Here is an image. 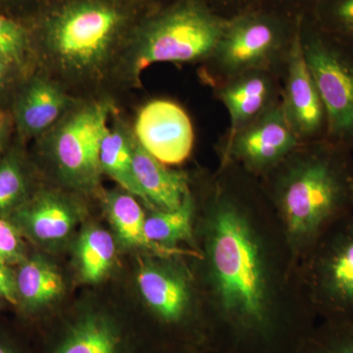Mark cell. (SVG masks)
I'll use <instances>...</instances> for the list:
<instances>
[{
	"instance_id": "obj_1",
	"label": "cell",
	"mask_w": 353,
	"mask_h": 353,
	"mask_svg": "<svg viewBox=\"0 0 353 353\" xmlns=\"http://www.w3.org/2000/svg\"><path fill=\"white\" fill-rule=\"evenodd\" d=\"M190 268L215 353H294L314 329L301 274L256 176L232 162L190 175Z\"/></svg>"
},
{
	"instance_id": "obj_2",
	"label": "cell",
	"mask_w": 353,
	"mask_h": 353,
	"mask_svg": "<svg viewBox=\"0 0 353 353\" xmlns=\"http://www.w3.org/2000/svg\"><path fill=\"white\" fill-rule=\"evenodd\" d=\"M260 182L299 264L353 212V152L327 139L301 143Z\"/></svg>"
},
{
	"instance_id": "obj_3",
	"label": "cell",
	"mask_w": 353,
	"mask_h": 353,
	"mask_svg": "<svg viewBox=\"0 0 353 353\" xmlns=\"http://www.w3.org/2000/svg\"><path fill=\"white\" fill-rule=\"evenodd\" d=\"M126 14L109 0H76L46 23L43 54L52 71L74 82L101 79L117 67Z\"/></svg>"
},
{
	"instance_id": "obj_4",
	"label": "cell",
	"mask_w": 353,
	"mask_h": 353,
	"mask_svg": "<svg viewBox=\"0 0 353 353\" xmlns=\"http://www.w3.org/2000/svg\"><path fill=\"white\" fill-rule=\"evenodd\" d=\"M227 22L202 0L180 2L139 28L117 65L125 78L137 83L152 64L201 65L214 51Z\"/></svg>"
},
{
	"instance_id": "obj_5",
	"label": "cell",
	"mask_w": 353,
	"mask_h": 353,
	"mask_svg": "<svg viewBox=\"0 0 353 353\" xmlns=\"http://www.w3.org/2000/svg\"><path fill=\"white\" fill-rule=\"evenodd\" d=\"M292 11L252 6L228 19L212 54L201 65V77L214 88L255 70L285 74L301 27Z\"/></svg>"
},
{
	"instance_id": "obj_6",
	"label": "cell",
	"mask_w": 353,
	"mask_h": 353,
	"mask_svg": "<svg viewBox=\"0 0 353 353\" xmlns=\"http://www.w3.org/2000/svg\"><path fill=\"white\" fill-rule=\"evenodd\" d=\"M188 259L150 255L139 260L137 285L160 326L188 333L197 347L210 350L208 319Z\"/></svg>"
},
{
	"instance_id": "obj_7",
	"label": "cell",
	"mask_w": 353,
	"mask_h": 353,
	"mask_svg": "<svg viewBox=\"0 0 353 353\" xmlns=\"http://www.w3.org/2000/svg\"><path fill=\"white\" fill-rule=\"evenodd\" d=\"M301 43L328 119L327 141L353 152V41L301 16Z\"/></svg>"
},
{
	"instance_id": "obj_8",
	"label": "cell",
	"mask_w": 353,
	"mask_h": 353,
	"mask_svg": "<svg viewBox=\"0 0 353 353\" xmlns=\"http://www.w3.org/2000/svg\"><path fill=\"white\" fill-rule=\"evenodd\" d=\"M309 303L321 321H353V212L336 222L299 262Z\"/></svg>"
},
{
	"instance_id": "obj_9",
	"label": "cell",
	"mask_w": 353,
	"mask_h": 353,
	"mask_svg": "<svg viewBox=\"0 0 353 353\" xmlns=\"http://www.w3.org/2000/svg\"><path fill=\"white\" fill-rule=\"evenodd\" d=\"M114 111L108 99L78 101L43 134L55 168L71 187L90 190L99 185V148Z\"/></svg>"
},
{
	"instance_id": "obj_10",
	"label": "cell",
	"mask_w": 353,
	"mask_h": 353,
	"mask_svg": "<svg viewBox=\"0 0 353 353\" xmlns=\"http://www.w3.org/2000/svg\"><path fill=\"white\" fill-rule=\"evenodd\" d=\"M301 145L283 110L282 102L217 146L219 162H232L262 179Z\"/></svg>"
},
{
	"instance_id": "obj_11",
	"label": "cell",
	"mask_w": 353,
	"mask_h": 353,
	"mask_svg": "<svg viewBox=\"0 0 353 353\" xmlns=\"http://www.w3.org/2000/svg\"><path fill=\"white\" fill-rule=\"evenodd\" d=\"M281 102L285 118L299 143H310L327 139L326 109L306 63L299 32L288 58Z\"/></svg>"
},
{
	"instance_id": "obj_12",
	"label": "cell",
	"mask_w": 353,
	"mask_h": 353,
	"mask_svg": "<svg viewBox=\"0 0 353 353\" xmlns=\"http://www.w3.org/2000/svg\"><path fill=\"white\" fill-rule=\"evenodd\" d=\"M132 132L146 152L167 166L183 163L194 148V131L189 114L168 99L145 104Z\"/></svg>"
},
{
	"instance_id": "obj_13",
	"label": "cell",
	"mask_w": 353,
	"mask_h": 353,
	"mask_svg": "<svg viewBox=\"0 0 353 353\" xmlns=\"http://www.w3.org/2000/svg\"><path fill=\"white\" fill-rule=\"evenodd\" d=\"M284 75L272 70H255L212 88L214 97L230 115L225 138L252 124L282 101Z\"/></svg>"
},
{
	"instance_id": "obj_14",
	"label": "cell",
	"mask_w": 353,
	"mask_h": 353,
	"mask_svg": "<svg viewBox=\"0 0 353 353\" xmlns=\"http://www.w3.org/2000/svg\"><path fill=\"white\" fill-rule=\"evenodd\" d=\"M62 83L36 77L21 90L15 104V120L25 137L43 136L77 103Z\"/></svg>"
},
{
	"instance_id": "obj_15",
	"label": "cell",
	"mask_w": 353,
	"mask_h": 353,
	"mask_svg": "<svg viewBox=\"0 0 353 353\" xmlns=\"http://www.w3.org/2000/svg\"><path fill=\"white\" fill-rule=\"evenodd\" d=\"M132 167L134 176L150 210H171L178 208L189 194L190 175L183 171L172 170L139 143L132 134Z\"/></svg>"
},
{
	"instance_id": "obj_16",
	"label": "cell",
	"mask_w": 353,
	"mask_h": 353,
	"mask_svg": "<svg viewBox=\"0 0 353 353\" xmlns=\"http://www.w3.org/2000/svg\"><path fill=\"white\" fill-rule=\"evenodd\" d=\"M109 219L123 245L145 250L148 255L160 257H194L192 248H168L148 240L145 234V214L137 201L126 190H112L104 197Z\"/></svg>"
},
{
	"instance_id": "obj_17",
	"label": "cell",
	"mask_w": 353,
	"mask_h": 353,
	"mask_svg": "<svg viewBox=\"0 0 353 353\" xmlns=\"http://www.w3.org/2000/svg\"><path fill=\"white\" fill-rule=\"evenodd\" d=\"M19 218L34 239L58 243L73 231L77 211L72 202L57 192H43L20 211Z\"/></svg>"
},
{
	"instance_id": "obj_18",
	"label": "cell",
	"mask_w": 353,
	"mask_h": 353,
	"mask_svg": "<svg viewBox=\"0 0 353 353\" xmlns=\"http://www.w3.org/2000/svg\"><path fill=\"white\" fill-rule=\"evenodd\" d=\"M109 124L99 148L102 173L108 174L123 190L145 203V197L137 182L132 167V129L116 115L115 111Z\"/></svg>"
},
{
	"instance_id": "obj_19",
	"label": "cell",
	"mask_w": 353,
	"mask_h": 353,
	"mask_svg": "<svg viewBox=\"0 0 353 353\" xmlns=\"http://www.w3.org/2000/svg\"><path fill=\"white\" fill-rule=\"evenodd\" d=\"M194 201L192 190L178 208L171 210L152 209L145 216V230L148 240L168 248H181L187 243L190 248L194 245Z\"/></svg>"
},
{
	"instance_id": "obj_20",
	"label": "cell",
	"mask_w": 353,
	"mask_h": 353,
	"mask_svg": "<svg viewBox=\"0 0 353 353\" xmlns=\"http://www.w3.org/2000/svg\"><path fill=\"white\" fill-rule=\"evenodd\" d=\"M15 279L18 297L30 308L48 305L63 290V280L59 272L41 259L26 261Z\"/></svg>"
},
{
	"instance_id": "obj_21",
	"label": "cell",
	"mask_w": 353,
	"mask_h": 353,
	"mask_svg": "<svg viewBox=\"0 0 353 353\" xmlns=\"http://www.w3.org/2000/svg\"><path fill=\"white\" fill-rule=\"evenodd\" d=\"M115 252V241L105 230H85L77 245L79 269L83 281L92 284L99 282L112 266Z\"/></svg>"
},
{
	"instance_id": "obj_22",
	"label": "cell",
	"mask_w": 353,
	"mask_h": 353,
	"mask_svg": "<svg viewBox=\"0 0 353 353\" xmlns=\"http://www.w3.org/2000/svg\"><path fill=\"white\" fill-rule=\"evenodd\" d=\"M57 353H118V336L105 319L90 316L72 330Z\"/></svg>"
},
{
	"instance_id": "obj_23",
	"label": "cell",
	"mask_w": 353,
	"mask_h": 353,
	"mask_svg": "<svg viewBox=\"0 0 353 353\" xmlns=\"http://www.w3.org/2000/svg\"><path fill=\"white\" fill-rule=\"evenodd\" d=\"M294 353H353V321H321Z\"/></svg>"
},
{
	"instance_id": "obj_24",
	"label": "cell",
	"mask_w": 353,
	"mask_h": 353,
	"mask_svg": "<svg viewBox=\"0 0 353 353\" xmlns=\"http://www.w3.org/2000/svg\"><path fill=\"white\" fill-rule=\"evenodd\" d=\"M324 31L353 38V0H322L307 14Z\"/></svg>"
},
{
	"instance_id": "obj_25",
	"label": "cell",
	"mask_w": 353,
	"mask_h": 353,
	"mask_svg": "<svg viewBox=\"0 0 353 353\" xmlns=\"http://www.w3.org/2000/svg\"><path fill=\"white\" fill-rule=\"evenodd\" d=\"M30 39L25 28L0 15V59L11 69L24 66L30 55Z\"/></svg>"
},
{
	"instance_id": "obj_26",
	"label": "cell",
	"mask_w": 353,
	"mask_h": 353,
	"mask_svg": "<svg viewBox=\"0 0 353 353\" xmlns=\"http://www.w3.org/2000/svg\"><path fill=\"white\" fill-rule=\"evenodd\" d=\"M26 182L19 164L14 159L0 163V213L13 208L24 196Z\"/></svg>"
},
{
	"instance_id": "obj_27",
	"label": "cell",
	"mask_w": 353,
	"mask_h": 353,
	"mask_svg": "<svg viewBox=\"0 0 353 353\" xmlns=\"http://www.w3.org/2000/svg\"><path fill=\"white\" fill-rule=\"evenodd\" d=\"M22 241L15 227L0 219V262H16L22 259Z\"/></svg>"
},
{
	"instance_id": "obj_28",
	"label": "cell",
	"mask_w": 353,
	"mask_h": 353,
	"mask_svg": "<svg viewBox=\"0 0 353 353\" xmlns=\"http://www.w3.org/2000/svg\"><path fill=\"white\" fill-rule=\"evenodd\" d=\"M0 297L12 304L17 303L19 299L16 288V279L3 262H0Z\"/></svg>"
},
{
	"instance_id": "obj_29",
	"label": "cell",
	"mask_w": 353,
	"mask_h": 353,
	"mask_svg": "<svg viewBox=\"0 0 353 353\" xmlns=\"http://www.w3.org/2000/svg\"><path fill=\"white\" fill-rule=\"evenodd\" d=\"M9 129V118L3 111L0 110V145L6 138Z\"/></svg>"
},
{
	"instance_id": "obj_30",
	"label": "cell",
	"mask_w": 353,
	"mask_h": 353,
	"mask_svg": "<svg viewBox=\"0 0 353 353\" xmlns=\"http://www.w3.org/2000/svg\"><path fill=\"white\" fill-rule=\"evenodd\" d=\"M10 69L8 65L4 63V62L0 59V90L6 85L7 77H8L9 70Z\"/></svg>"
},
{
	"instance_id": "obj_31",
	"label": "cell",
	"mask_w": 353,
	"mask_h": 353,
	"mask_svg": "<svg viewBox=\"0 0 353 353\" xmlns=\"http://www.w3.org/2000/svg\"><path fill=\"white\" fill-rule=\"evenodd\" d=\"M305 2V7H304V15H307V14L310 13L313 9L315 8V6H317L318 3L322 1V0H303Z\"/></svg>"
},
{
	"instance_id": "obj_32",
	"label": "cell",
	"mask_w": 353,
	"mask_h": 353,
	"mask_svg": "<svg viewBox=\"0 0 353 353\" xmlns=\"http://www.w3.org/2000/svg\"><path fill=\"white\" fill-rule=\"evenodd\" d=\"M0 353H11V352L6 347V345L0 343Z\"/></svg>"
},
{
	"instance_id": "obj_33",
	"label": "cell",
	"mask_w": 353,
	"mask_h": 353,
	"mask_svg": "<svg viewBox=\"0 0 353 353\" xmlns=\"http://www.w3.org/2000/svg\"><path fill=\"white\" fill-rule=\"evenodd\" d=\"M192 353H215L212 350H196V352H192Z\"/></svg>"
},
{
	"instance_id": "obj_34",
	"label": "cell",
	"mask_w": 353,
	"mask_h": 353,
	"mask_svg": "<svg viewBox=\"0 0 353 353\" xmlns=\"http://www.w3.org/2000/svg\"><path fill=\"white\" fill-rule=\"evenodd\" d=\"M347 39H352V41H353V38H347Z\"/></svg>"
}]
</instances>
